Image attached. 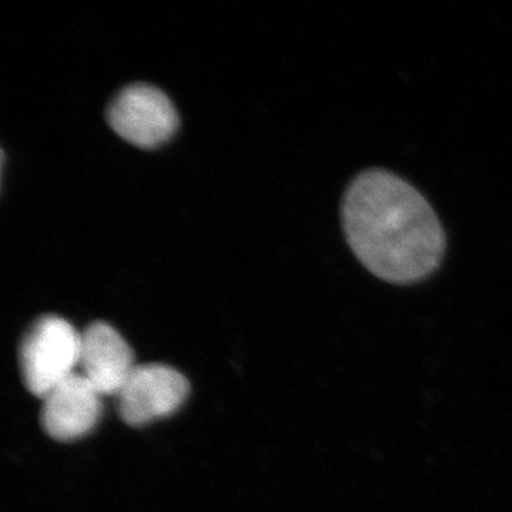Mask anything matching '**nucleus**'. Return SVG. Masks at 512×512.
Wrapping results in <instances>:
<instances>
[{"mask_svg":"<svg viewBox=\"0 0 512 512\" xmlns=\"http://www.w3.org/2000/svg\"><path fill=\"white\" fill-rule=\"evenodd\" d=\"M346 241L370 274L389 284L423 281L446 254V234L430 202L390 171L372 168L343 195Z\"/></svg>","mask_w":512,"mask_h":512,"instance_id":"1","label":"nucleus"},{"mask_svg":"<svg viewBox=\"0 0 512 512\" xmlns=\"http://www.w3.org/2000/svg\"><path fill=\"white\" fill-rule=\"evenodd\" d=\"M82 332L69 320L56 315L37 318L23 335L19 366L26 389L33 396H46L53 387L72 376L79 366Z\"/></svg>","mask_w":512,"mask_h":512,"instance_id":"2","label":"nucleus"},{"mask_svg":"<svg viewBox=\"0 0 512 512\" xmlns=\"http://www.w3.org/2000/svg\"><path fill=\"white\" fill-rule=\"evenodd\" d=\"M106 117L121 138L141 148L167 143L180 124L173 101L163 90L146 83L120 90L110 101Z\"/></svg>","mask_w":512,"mask_h":512,"instance_id":"3","label":"nucleus"},{"mask_svg":"<svg viewBox=\"0 0 512 512\" xmlns=\"http://www.w3.org/2000/svg\"><path fill=\"white\" fill-rule=\"evenodd\" d=\"M188 394L190 383L183 373L163 363H146L134 367L116 397L124 423L143 427L177 412Z\"/></svg>","mask_w":512,"mask_h":512,"instance_id":"4","label":"nucleus"},{"mask_svg":"<svg viewBox=\"0 0 512 512\" xmlns=\"http://www.w3.org/2000/svg\"><path fill=\"white\" fill-rule=\"evenodd\" d=\"M101 394L82 373H73L42 399L40 423L47 436L57 441L83 439L101 417Z\"/></svg>","mask_w":512,"mask_h":512,"instance_id":"5","label":"nucleus"},{"mask_svg":"<svg viewBox=\"0 0 512 512\" xmlns=\"http://www.w3.org/2000/svg\"><path fill=\"white\" fill-rule=\"evenodd\" d=\"M79 366L101 396H117L137 365L133 350L113 326L93 322L82 332Z\"/></svg>","mask_w":512,"mask_h":512,"instance_id":"6","label":"nucleus"}]
</instances>
